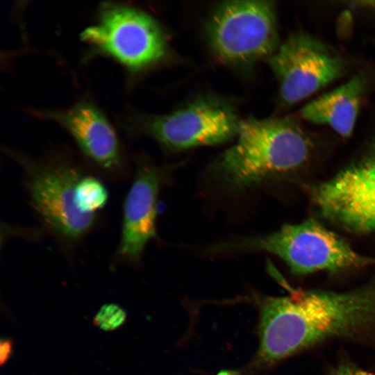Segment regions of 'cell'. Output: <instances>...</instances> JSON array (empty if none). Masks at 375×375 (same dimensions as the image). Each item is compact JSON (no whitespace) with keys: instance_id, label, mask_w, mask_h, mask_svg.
I'll use <instances>...</instances> for the list:
<instances>
[{"instance_id":"cell-1","label":"cell","mask_w":375,"mask_h":375,"mask_svg":"<svg viewBox=\"0 0 375 375\" xmlns=\"http://www.w3.org/2000/svg\"><path fill=\"white\" fill-rule=\"evenodd\" d=\"M256 362L269 365L324 342L375 346V280L357 288L294 290L263 300Z\"/></svg>"},{"instance_id":"cell-2","label":"cell","mask_w":375,"mask_h":375,"mask_svg":"<svg viewBox=\"0 0 375 375\" xmlns=\"http://www.w3.org/2000/svg\"><path fill=\"white\" fill-rule=\"evenodd\" d=\"M22 172L28 201L40 225L62 251L72 254L100 222V215L85 212L78 185L90 170L62 154L35 158L8 150Z\"/></svg>"},{"instance_id":"cell-3","label":"cell","mask_w":375,"mask_h":375,"mask_svg":"<svg viewBox=\"0 0 375 375\" xmlns=\"http://www.w3.org/2000/svg\"><path fill=\"white\" fill-rule=\"evenodd\" d=\"M235 143L213 162L210 173L223 186L242 189L293 170L307 159L308 138L290 119L241 121Z\"/></svg>"},{"instance_id":"cell-4","label":"cell","mask_w":375,"mask_h":375,"mask_svg":"<svg viewBox=\"0 0 375 375\" xmlns=\"http://www.w3.org/2000/svg\"><path fill=\"white\" fill-rule=\"evenodd\" d=\"M228 250L270 253L281 258L297 274L375 265V258L359 254L314 219L287 224L272 233L223 244L213 251Z\"/></svg>"},{"instance_id":"cell-5","label":"cell","mask_w":375,"mask_h":375,"mask_svg":"<svg viewBox=\"0 0 375 375\" xmlns=\"http://www.w3.org/2000/svg\"><path fill=\"white\" fill-rule=\"evenodd\" d=\"M206 33L213 51L228 63L245 65L269 58L279 47L274 3L223 2L210 17Z\"/></svg>"},{"instance_id":"cell-6","label":"cell","mask_w":375,"mask_h":375,"mask_svg":"<svg viewBox=\"0 0 375 375\" xmlns=\"http://www.w3.org/2000/svg\"><path fill=\"white\" fill-rule=\"evenodd\" d=\"M81 35L96 50L132 70L150 66L166 51L165 37L157 22L145 12L127 6L107 7L98 22L85 28Z\"/></svg>"},{"instance_id":"cell-7","label":"cell","mask_w":375,"mask_h":375,"mask_svg":"<svg viewBox=\"0 0 375 375\" xmlns=\"http://www.w3.org/2000/svg\"><path fill=\"white\" fill-rule=\"evenodd\" d=\"M281 101L292 105L341 76L344 60L317 39L303 33L289 36L269 58Z\"/></svg>"},{"instance_id":"cell-8","label":"cell","mask_w":375,"mask_h":375,"mask_svg":"<svg viewBox=\"0 0 375 375\" xmlns=\"http://www.w3.org/2000/svg\"><path fill=\"white\" fill-rule=\"evenodd\" d=\"M240 122L228 106L199 99L144 121L142 129L164 146L181 150L226 142L237 136Z\"/></svg>"},{"instance_id":"cell-9","label":"cell","mask_w":375,"mask_h":375,"mask_svg":"<svg viewBox=\"0 0 375 375\" xmlns=\"http://www.w3.org/2000/svg\"><path fill=\"white\" fill-rule=\"evenodd\" d=\"M322 213L349 231H375V149L314 190Z\"/></svg>"},{"instance_id":"cell-10","label":"cell","mask_w":375,"mask_h":375,"mask_svg":"<svg viewBox=\"0 0 375 375\" xmlns=\"http://www.w3.org/2000/svg\"><path fill=\"white\" fill-rule=\"evenodd\" d=\"M59 123L74 139L94 170L111 180L129 174L119 140L104 115L94 105L81 102L66 110L38 112Z\"/></svg>"},{"instance_id":"cell-11","label":"cell","mask_w":375,"mask_h":375,"mask_svg":"<svg viewBox=\"0 0 375 375\" xmlns=\"http://www.w3.org/2000/svg\"><path fill=\"white\" fill-rule=\"evenodd\" d=\"M161 174L155 166L138 162L126 195L116 265H139L147 244L156 236L157 203Z\"/></svg>"},{"instance_id":"cell-12","label":"cell","mask_w":375,"mask_h":375,"mask_svg":"<svg viewBox=\"0 0 375 375\" xmlns=\"http://www.w3.org/2000/svg\"><path fill=\"white\" fill-rule=\"evenodd\" d=\"M365 89L363 78L355 76L306 104L301 115L307 121L327 125L340 135L348 138L355 127Z\"/></svg>"},{"instance_id":"cell-13","label":"cell","mask_w":375,"mask_h":375,"mask_svg":"<svg viewBox=\"0 0 375 375\" xmlns=\"http://www.w3.org/2000/svg\"><path fill=\"white\" fill-rule=\"evenodd\" d=\"M95 172H88L78 185V199L82 208L87 212L100 215L108 199L105 184ZM96 174V173H95Z\"/></svg>"},{"instance_id":"cell-14","label":"cell","mask_w":375,"mask_h":375,"mask_svg":"<svg viewBox=\"0 0 375 375\" xmlns=\"http://www.w3.org/2000/svg\"><path fill=\"white\" fill-rule=\"evenodd\" d=\"M126 319L125 310L119 306L110 303L103 306L94 317V324L106 331L121 327Z\"/></svg>"},{"instance_id":"cell-15","label":"cell","mask_w":375,"mask_h":375,"mask_svg":"<svg viewBox=\"0 0 375 375\" xmlns=\"http://www.w3.org/2000/svg\"><path fill=\"white\" fill-rule=\"evenodd\" d=\"M329 375H375V374L363 370L351 362H343L334 368Z\"/></svg>"},{"instance_id":"cell-16","label":"cell","mask_w":375,"mask_h":375,"mask_svg":"<svg viewBox=\"0 0 375 375\" xmlns=\"http://www.w3.org/2000/svg\"><path fill=\"white\" fill-rule=\"evenodd\" d=\"M12 355V342L10 339H1L0 344L1 365H3Z\"/></svg>"},{"instance_id":"cell-17","label":"cell","mask_w":375,"mask_h":375,"mask_svg":"<svg viewBox=\"0 0 375 375\" xmlns=\"http://www.w3.org/2000/svg\"><path fill=\"white\" fill-rule=\"evenodd\" d=\"M217 375H238V374H235L233 372L226 371V372H222L219 373Z\"/></svg>"}]
</instances>
